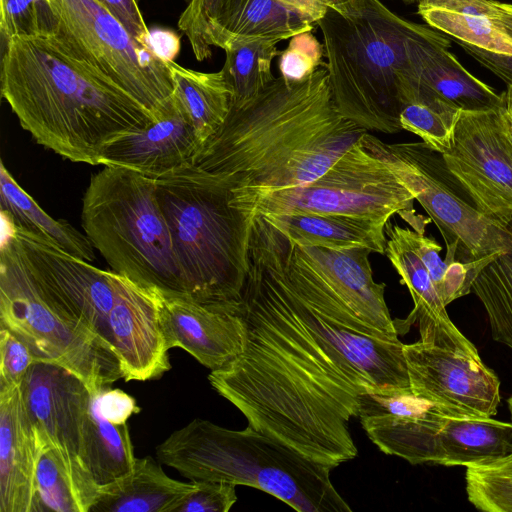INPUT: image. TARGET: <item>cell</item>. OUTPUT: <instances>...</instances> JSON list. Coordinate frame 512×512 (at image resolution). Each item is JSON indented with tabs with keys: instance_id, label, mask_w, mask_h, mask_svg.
I'll list each match as a JSON object with an SVG mask.
<instances>
[{
	"instance_id": "6da1fadb",
	"label": "cell",
	"mask_w": 512,
	"mask_h": 512,
	"mask_svg": "<svg viewBox=\"0 0 512 512\" xmlns=\"http://www.w3.org/2000/svg\"><path fill=\"white\" fill-rule=\"evenodd\" d=\"M237 312L243 352L208 376L248 425L332 468L358 454L362 396L409 389L403 343L333 297L276 237L252 233Z\"/></svg>"
},
{
	"instance_id": "7a4b0ae2",
	"label": "cell",
	"mask_w": 512,
	"mask_h": 512,
	"mask_svg": "<svg viewBox=\"0 0 512 512\" xmlns=\"http://www.w3.org/2000/svg\"><path fill=\"white\" fill-rule=\"evenodd\" d=\"M367 130L338 111L326 68L303 82L275 80L202 145L193 165L232 187V205L306 185Z\"/></svg>"
},
{
	"instance_id": "3957f363",
	"label": "cell",
	"mask_w": 512,
	"mask_h": 512,
	"mask_svg": "<svg viewBox=\"0 0 512 512\" xmlns=\"http://www.w3.org/2000/svg\"><path fill=\"white\" fill-rule=\"evenodd\" d=\"M1 94L38 144L76 163L99 165L107 145L155 121L134 97L50 36L5 42Z\"/></svg>"
},
{
	"instance_id": "277c9868",
	"label": "cell",
	"mask_w": 512,
	"mask_h": 512,
	"mask_svg": "<svg viewBox=\"0 0 512 512\" xmlns=\"http://www.w3.org/2000/svg\"><path fill=\"white\" fill-rule=\"evenodd\" d=\"M156 456L190 480H215L262 490L299 512H350L330 479L332 467L255 430H230L194 419L172 432Z\"/></svg>"
},
{
	"instance_id": "5b68a950",
	"label": "cell",
	"mask_w": 512,
	"mask_h": 512,
	"mask_svg": "<svg viewBox=\"0 0 512 512\" xmlns=\"http://www.w3.org/2000/svg\"><path fill=\"white\" fill-rule=\"evenodd\" d=\"M189 298L236 308L249 269L253 222L232 205V187L193 164L155 180Z\"/></svg>"
},
{
	"instance_id": "8992f818",
	"label": "cell",
	"mask_w": 512,
	"mask_h": 512,
	"mask_svg": "<svg viewBox=\"0 0 512 512\" xmlns=\"http://www.w3.org/2000/svg\"><path fill=\"white\" fill-rule=\"evenodd\" d=\"M317 24L331 95L341 115L367 131H401L406 40L418 23L393 13L380 0H370L349 15L329 7Z\"/></svg>"
},
{
	"instance_id": "52a82bcc",
	"label": "cell",
	"mask_w": 512,
	"mask_h": 512,
	"mask_svg": "<svg viewBox=\"0 0 512 512\" xmlns=\"http://www.w3.org/2000/svg\"><path fill=\"white\" fill-rule=\"evenodd\" d=\"M81 219L114 272L162 295L189 298L154 179L104 166L90 179Z\"/></svg>"
},
{
	"instance_id": "ba28073f",
	"label": "cell",
	"mask_w": 512,
	"mask_h": 512,
	"mask_svg": "<svg viewBox=\"0 0 512 512\" xmlns=\"http://www.w3.org/2000/svg\"><path fill=\"white\" fill-rule=\"evenodd\" d=\"M0 250V327L22 340L37 362L59 365L96 394L122 378L115 352L50 302L28 274L6 225Z\"/></svg>"
},
{
	"instance_id": "9c48e42d",
	"label": "cell",
	"mask_w": 512,
	"mask_h": 512,
	"mask_svg": "<svg viewBox=\"0 0 512 512\" xmlns=\"http://www.w3.org/2000/svg\"><path fill=\"white\" fill-rule=\"evenodd\" d=\"M365 135V134H364ZM364 135L324 174L312 182L274 191L233 206L256 215L276 213L334 214L387 224L399 214L417 232L414 197L382 158L364 142Z\"/></svg>"
},
{
	"instance_id": "30bf717a",
	"label": "cell",
	"mask_w": 512,
	"mask_h": 512,
	"mask_svg": "<svg viewBox=\"0 0 512 512\" xmlns=\"http://www.w3.org/2000/svg\"><path fill=\"white\" fill-rule=\"evenodd\" d=\"M50 36L67 53L129 93L154 118L169 104L173 85L167 63L141 45L98 0H49Z\"/></svg>"
},
{
	"instance_id": "8fae6325",
	"label": "cell",
	"mask_w": 512,
	"mask_h": 512,
	"mask_svg": "<svg viewBox=\"0 0 512 512\" xmlns=\"http://www.w3.org/2000/svg\"><path fill=\"white\" fill-rule=\"evenodd\" d=\"M365 145L384 160L436 224L447 246L446 259L472 262L508 248L505 226L482 214L454 188L458 183L442 155L424 142L386 144L366 133Z\"/></svg>"
},
{
	"instance_id": "7c38bea8",
	"label": "cell",
	"mask_w": 512,
	"mask_h": 512,
	"mask_svg": "<svg viewBox=\"0 0 512 512\" xmlns=\"http://www.w3.org/2000/svg\"><path fill=\"white\" fill-rule=\"evenodd\" d=\"M420 339L403 345L411 390L449 417H492L500 404V381L453 324L419 327Z\"/></svg>"
},
{
	"instance_id": "4fadbf2b",
	"label": "cell",
	"mask_w": 512,
	"mask_h": 512,
	"mask_svg": "<svg viewBox=\"0 0 512 512\" xmlns=\"http://www.w3.org/2000/svg\"><path fill=\"white\" fill-rule=\"evenodd\" d=\"M21 388L38 451L53 450L72 484L81 511L90 512L98 490L85 452L91 391L78 376L48 362H35Z\"/></svg>"
},
{
	"instance_id": "5bb4252c",
	"label": "cell",
	"mask_w": 512,
	"mask_h": 512,
	"mask_svg": "<svg viewBox=\"0 0 512 512\" xmlns=\"http://www.w3.org/2000/svg\"><path fill=\"white\" fill-rule=\"evenodd\" d=\"M2 219L10 229L28 274L41 293L113 350L109 314L116 300L120 274L97 268L16 228L4 214Z\"/></svg>"
},
{
	"instance_id": "9a60e30c",
	"label": "cell",
	"mask_w": 512,
	"mask_h": 512,
	"mask_svg": "<svg viewBox=\"0 0 512 512\" xmlns=\"http://www.w3.org/2000/svg\"><path fill=\"white\" fill-rule=\"evenodd\" d=\"M499 108L462 110L453 146L441 155L475 207L505 226L512 220V149L501 129Z\"/></svg>"
},
{
	"instance_id": "2e32d148",
	"label": "cell",
	"mask_w": 512,
	"mask_h": 512,
	"mask_svg": "<svg viewBox=\"0 0 512 512\" xmlns=\"http://www.w3.org/2000/svg\"><path fill=\"white\" fill-rule=\"evenodd\" d=\"M178 20L198 61L211 47L225 50L243 41L285 40L314 24L277 0H191Z\"/></svg>"
},
{
	"instance_id": "e0dca14e",
	"label": "cell",
	"mask_w": 512,
	"mask_h": 512,
	"mask_svg": "<svg viewBox=\"0 0 512 512\" xmlns=\"http://www.w3.org/2000/svg\"><path fill=\"white\" fill-rule=\"evenodd\" d=\"M109 329L122 379H158L170 370L169 349L154 290L120 275L116 300L109 314Z\"/></svg>"
},
{
	"instance_id": "ac0fdd59",
	"label": "cell",
	"mask_w": 512,
	"mask_h": 512,
	"mask_svg": "<svg viewBox=\"0 0 512 512\" xmlns=\"http://www.w3.org/2000/svg\"><path fill=\"white\" fill-rule=\"evenodd\" d=\"M284 235V234H283ZM292 254L300 260L340 303L382 334L398 339L397 321L385 302V284L374 280L366 247L335 250L296 244L285 235Z\"/></svg>"
},
{
	"instance_id": "d6986e66",
	"label": "cell",
	"mask_w": 512,
	"mask_h": 512,
	"mask_svg": "<svg viewBox=\"0 0 512 512\" xmlns=\"http://www.w3.org/2000/svg\"><path fill=\"white\" fill-rule=\"evenodd\" d=\"M156 293L169 350L182 348L211 371L221 369L243 352L246 329L237 312L238 306L217 307Z\"/></svg>"
},
{
	"instance_id": "ffe728a7",
	"label": "cell",
	"mask_w": 512,
	"mask_h": 512,
	"mask_svg": "<svg viewBox=\"0 0 512 512\" xmlns=\"http://www.w3.org/2000/svg\"><path fill=\"white\" fill-rule=\"evenodd\" d=\"M449 46L442 32L417 24L406 40L407 65L400 87L410 85L422 89L461 110L499 108L502 94L465 69Z\"/></svg>"
},
{
	"instance_id": "44dd1931",
	"label": "cell",
	"mask_w": 512,
	"mask_h": 512,
	"mask_svg": "<svg viewBox=\"0 0 512 512\" xmlns=\"http://www.w3.org/2000/svg\"><path fill=\"white\" fill-rule=\"evenodd\" d=\"M202 145L192 122L172 97L147 128L107 145L99 165L126 168L156 180L193 164Z\"/></svg>"
},
{
	"instance_id": "7402d4cb",
	"label": "cell",
	"mask_w": 512,
	"mask_h": 512,
	"mask_svg": "<svg viewBox=\"0 0 512 512\" xmlns=\"http://www.w3.org/2000/svg\"><path fill=\"white\" fill-rule=\"evenodd\" d=\"M21 384L0 385V512H37L39 451Z\"/></svg>"
},
{
	"instance_id": "603a6c76",
	"label": "cell",
	"mask_w": 512,
	"mask_h": 512,
	"mask_svg": "<svg viewBox=\"0 0 512 512\" xmlns=\"http://www.w3.org/2000/svg\"><path fill=\"white\" fill-rule=\"evenodd\" d=\"M195 486L169 477L150 456L136 457L128 475L98 488L90 512H175Z\"/></svg>"
},
{
	"instance_id": "cb8c5ba5",
	"label": "cell",
	"mask_w": 512,
	"mask_h": 512,
	"mask_svg": "<svg viewBox=\"0 0 512 512\" xmlns=\"http://www.w3.org/2000/svg\"><path fill=\"white\" fill-rule=\"evenodd\" d=\"M296 244L335 250L366 247L384 254L386 234L383 222L334 214L276 213L261 215Z\"/></svg>"
},
{
	"instance_id": "d4e9b609",
	"label": "cell",
	"mask_w": 512,
	"mask_h": 512,
	"mask_svg": "<svg viewBox=\"0 0 512 512\" xmlns=\"http://www.w3.org/2000/svg\"><path fill=\"white\" fill-rule=\"evenodd\" d=\"M417 5L431 28L456 41L512 56V39L496 20L494 0H423Z\"/></svg>"
},
{
	"instance_id": "484cf974",
	"label": "cell",
	"mask_w": 512,
	"mask_h": 512,
	"mask_svg": "<svg viewBox=\"0 0 512 512\" xmlns=\"http://www.w3.org/2000/svg\"><path fill=\"white\" fill-rule=\"evenodd\" d=\"M512 446V423L492 417H447L434 442L433 463L474 466L507 456Z\"/></svg>"
},
{
	"instance_id": "4316f807",
	"label": "cell",
	"mask_w": 512,
	"mask_h": 512,
	"mask_svg": "<svg viewBox=\"0 0 512 512\" xmlns=\"http://www.w3.org/2000/svg\"><path fill=\"white\" fill-rule=\"evenodd\" d=\"M0 206L13 225L44 239L63 251L92 262L94 247L85 234L65 220H56L16 182L3 161L0 166Z\"/></svg>"
},
{
	"instance_id": "83f0119b",
	"label": "cell",
	"mask_w": 512,
	"mask_h": 512,
	"mask_svg": "<svg viewBox=\"0 0 512 512\" xmlns=\"http://www.w3.org/2000/svg\"><path fill=\"white\" fill-rule=\"evenodd\" d=\"M172 97L192 122L200 140L211 137L225 122L232 103V89L222 71L199 72L167 63Z\"/></svg>"
},
{
	"instance_id": "f1b7e54d",
	"label": "cell",
	"mask_w": 512,
	"mask_h": 512,
	"mask_svg": "<svg viewBox=\"0 0 512 512\" xmlns=\"http://www.w3.org/2000/svg\"><path fill=\"white\" fill-rule=\"evenodd\" d=\"M385 234L388 236L386 255L401 277V283L407 286L414 302L413 310L402 324L408 327L417 323L419 327L451 322L446 306L426 267L407 240L403 227L389 221L385 226Z\"/></svg>"
},
{
	"instance_id": "f546056e",
	"label": "cell",
	"mask_w": 512,
	"mask_h": 512,
	"mask_svg": "<svg viewBox=\"0 0 512 512\" xmlns=\"http://www.w3.org/2000/svg\"><path fill=\"white\" fill-rule=\"evenodd\" d=\"M85 452L88 469L98 488L128 475L136 458L127 423L108 421L98 413L92 400Z\"/></svg>"
},
{
	"instance_id": "4dcf8cb0",
	"label": "cell",
	"mask_w": 512,
	"mask_h": 512,
	"mask_svg": "<svg viewBox=\"0 0 512 512\" xmlns=\"http://www.w3.org/2000/svg\"><path fill=\"white\" fill-rule=\"evenodd\" d=\"M403 107L399 115L402 130L422 139L432 150L444 154L454 142L456 125L462 110L422 89L405 86L401 92Z\"/></svg>"
},
{
	"instance_id": "1f68e13d",
	"label": "cell",
	"mask_w": 512,
	"mask_h": 512,
	"mask_svg": "<svg viewBox=\"0 0 512 512\" xmlns=\"http://www.w3.org/2000/svg\"><path fill=\"white\" fill-rule=\"evenodd\" d=\"M279 40L257 39L235 43L227 47L221 69L232 89L231 108H240L257 97L274 80L271 65L281 51Z\"/></svg>"
},
{
	"instance_id": "d6a6232c",
	"label": "cell",
	"mask_w": 512,
	"mask_h": 512,
	"mask_svg": "<svg viewBox=\"0 0 512 512\" xmlns=\"http://www.w3.org/2000/svg\"><path fill=\"white\" fill-rule=\"evenodd\" d=\"M505 228L507 250L480 271L472 291L486 311L492 338L512 350V220Z\"/></svg>"
},
{
	"instance_id": "836d02e7",
	"label": "cell",
	"mask_w": 512,
	"mask_h": 512,
	"mask_svg": "<svg viewBox=\"0 0 512 512\" xmlns=\"http://www.w3.org/2000/svg\"><path fill=\"white\" fill-rule=\"evenodd\" d=\"M403 231L426 267L446 307L456 299L469 294L480 271L498 256L472 262L443 260L440 257L441 247L434 238L409 228H403Z\"/></svg>"
},
{
	"instance_id": "e575fe53",
	"label": "cell",
	"mask_w": 512,
	"mask_h": 512,
	"mask_svg": "<svg viewBox=\"0 0 512 512\" xmlns=\"http://www.w3.org/2000/svg\"><path fill=\"white\" fill-rule=\"evenodd\" d=\"M469 502L486 512H512V462L506 457L466 467Z\"/></svg>"
},
{
	"instance_id": "d590c367",
	"label": "cell",
	"mask_w": 512,
	"mask_h": 512,
	"mask_svg": "<svg viewBox=\"0 0 512 512\" xmlns=\"http://www.w3.org/2000/svg\"><path fill=\"white\" fill-rule=\"evenodd\" d=\"M37 512H82L72 484L53 450L39 451L36 470Z\"/></svg>"
},
{
	"instance_id": "8d00e7d4",
	"label": "cell",
	"mask_w": 512,
	"mask_h": 512,
	"mask_svg": "<svg viewBox=\"0 0 512 512\" xmlns=\"http://www.w3.org/2000/svg\"><path fill=\"white\" fill-rule=\"evenodd\" d=\"M2 42L16 36H47L53 30L49 0H0Z\"/></svg>"
},
{
	"instance_id": "74e56055",
	"label": "cell",
	"mask_w": 512,
	"mask_h": 512,
	"mask_svg": "<svg viewBox=\"0 0 512 512\" xmlns=\"http://www.w3.org/2000/svg\"><path fill=\"white\" fill-rule=\"evenodd\" d=\"M324 55V45L311 31L296 34L279 55L280 76L290 83L303 82L318 69L326 68Z\"/></svg>"
},
{
	"instance_id": "f35d334b",
	"label": "cell",
	"mask_w": 512,
	"mask_h": 512,
	"mask_svg": "<svg viewBox=\"0 0 512 512\" xmlns=\"http://www.w3.org/2000/svg\"><path fill=\"white\" fill-rule=\"evenodd\" d=\"M195 489L175 512H228L237 501L233 483L215 480H193Z\"/></svg>"
},
{
	"instance_id": "ab89813d",
	"label": "cell",
	"mask_w": 512,
	"mask_h": 512,
	"mask_svg": "<svg viewBox=\"0 0 512 512\" xmlns=\"http://www.w3.org/2000/svg\"><path fill=\"white\" fill-rule=\"evenodd\" d=\"M37 360L16 335L0 327V385L21 384Z\"/></svg>"
},
{
	"instance_id": "60d3db41",
	"label": "cell",
	"mask_w": 512,
	"mask_h": 512,
	"mask_svg": "<svg viewBox=\"0 0 512 512\" xmlns=\"http://www.w3.org/2000/svg\"><path fill=\"white\" fill-rule=\"evenodd\" d=\"M92 401L98 413L114 424H125L133 414L140 411L134 397L110 386L93 394Z\"/></svg>"
},
{
	"instance_id": "b9f144b4",
	"label": "cell",
	"mask_w": 512,
	"mask_h": 512,
	"mask_svg": "<svg viewBox=\"0 0 512 512\" xmlns=\"http://www.w3.org/2000/svg\"><path fill=\"white\" fill-rule=\"evenodd\" d=\"M103 4L143 46L149 33L138 0H98ZM147 48V47H146Z\"/></svg>"
},
{
	"instance_id": "7bdbcfd3",
	"label": "cell",
	"mask_w": 512,
	"mask_h": 512,
	"mask_svg": "<svg viewBox=\"0 0 512 512\" xmlns=\"http://www.w3.org/2000/svg\"><path fill=\"white\" fill-rule=\"evenodd\" d=\"M145 45L157 58L168 63L174 61L179 53L180 37L169 29L152 28Z\"/></svg>"
},
{
	"instance_id": "ee69618b",
	"label": "cell",
	"mask_w": 512,
	"mask_h": 512,
	"mask_svg": "<svg viewBox=\"0 0 512 512\" xmlns=\"http://www.w3.org/2000/svg\"><path fill=\"white\" fill-rule=\"evenodd\" d=\"M457 42L472 58L505 83L512 78V56L493 53L464 42Z\"/></svg>"
},
{
	"instance_id": "f6af8a7d",
	"label": "cell",
	"mask_w": 512,
	"mask_h": 512,
	"mask_svg": "<svg viewBox=\"0 0 512 512\" xmlns=\"http://www.w3.org/2000/svg\"><path fill=\"white\" fill-rule=\"evenodd\" d=\"M289 9L302 15L311 23H317L326 14L329 6L323 0H277Z\"/></svg>"
},
{
	"instance_id": "bcb514c9",
	"label": "cell",
	"mask_w": 512,
	"mask_h": 512,
	"mask_svg": "<svg viewBox=\"0 0 512 512\" xmlns=\"http://www.w3.org/2000/svg\"><path fill=\"white\" fill-rule=\"evenodd\" d=\"M330 8L342 14H354L360 12L370 0H323Z\"/></svg>"
},
{
	"instance_id": "7dc6e473",
	"label": "cell",
	"mask_w": 512,
	"mask_h": 512,
	"mask_svg": "<svg viewBox=\"0 0 512 512\" xmlns=\"http://www.w3.org/2000/svg\"><path fill=\"white\" fill-rule=\"evenodd\" d=\"M494 4L497 10V22L512 39V4L502 3L496 0H494Z\"/></svg>"
},
{
	"instance_id": "c3c4849f",
	"label": "cell",
	"mask_w": 512,
	"mask_h": 512,
	"mask_svg": "<svg viewBox=\"0 0 512 512\" xmlns=\"http://www.w3.org/2000/svg\"><path fill=\"white\" fill-rule=\"evenodd\" d=\"M499 118H500L502 132H503L508 144L510 145V147L512 149V119L505 112L502 104L499 108Z\"/></svg>"
},
{
	"instance_id": "681fc988",
	"label": "cell",
	"mask_w": 512,
	"mask_h": 512,
	"mask_svg": "<svg viewBox=\"0 0 512 512\" xmlns=\"http://www.w3.org/2000/svg\"><path fill=\"white\" fill-rule=\"evenodd\" d=\"M507 88L502 92V106L508 116L512 119V78L506 83Z\"/></svg>"
},
{
	"instance_id": "f907efd6",
	"label": "cell",
	"mask_w": 512,
	"mask_h": 512,
	"mask_svg": "<svg viewBox=\"0 0 512 512\" xmlns=\"http://www.w3.org/2000/svg\"><path fill=\"white\" fill-rule=\"evenodd\" d=\"M507 403H508V409L510 412V419H511V423H512V395L509 397ZM505 457L512 462V446H511V452Z\"/></svg>"
},
{
	"instance_id": "816d5d0a",
	"label": "cell",
	"mask_w": 512,
	"mask_h": 512,
	"mask_svg": "<svg viewBox=\"0 0 512 512\" xmlns=\"http://www.w3.org/2000/svg\"><path fill=\"white\" fill-rule=\"evenodd\" d=\"M399 1L404 2L406 4H414V3L418 4V3H420L423 0H399Z\"/></svg>"
},
{
	"instance_id": "f5cc1de1",
	"label": "cell",
	"mask_w": 512,
	"mask_h": 512,
	"mask_svg": "<svg viewBox=\"0 0 512 512\" xmlns=\"http://www.w3.org/2000/svg\"><path fill=\"white\" fill-rule=\"evenodd\" d=\"M185 2L189 3L191 0H184Z\"/></svg>"
}]
</instances>
